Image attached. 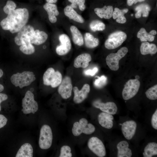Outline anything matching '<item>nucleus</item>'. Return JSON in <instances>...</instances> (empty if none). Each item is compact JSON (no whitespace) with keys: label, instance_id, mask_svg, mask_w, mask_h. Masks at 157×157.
Listing matches in <instances>:
<instances>
[{"label":"nucleus","instance_id":"43","mask_svg":"<svg viewBox=\"0 0 157 157\" xmlns=\"http://www.w3.org/2000/svg\"><path fill=\"white\" fill-rule=\"evenodd\" d=\"M47 3H55L57 2V0H46Z\"/></svg>","mask_w":157,"mask_h":157},{"label":"nucleus","instance_id":"34","mask_svg":"<svg viewBox=\"0 0 157 157\" xmlns=\"http://www.w3.org/2000/svg\"><path fill=\"white\" fill-rule=\"evenodd\" d=\"M107 80V77L104 75L98 76L94 82V85L98 88H101L106 84Z\"/></svg>","mask_w":157,"mask_h":157},{"label":"nucleus","instance_id":"35","mask_svg":"<svg viewBox=\"0 0 157 157\" xmlns=\"http://www.w3.org/2000/svg\"><path fill=\"white\" fill-rule=\"evenodd\" d=\"M72 3L70 6L72 8H76L78 6L79 9L81 11H83L85 8L84 4L85 0H68Z\"/></svg>","mask_w":157,"mask_h":157},{"label":"nucleus","instance_id":"20","mask_svg":"<svg viewBox=\"0 0 157 157\" xmlns=\"http://www.w3.org/2000/svg\"><path fill=\"white\" fill-rule=\"evenodd\" d=\"M128 142L123 140L120 142L117 145L118 157H131L132 156V152L129 148Z\"/></svg>","mask_w":157,"mask_h":157},{"label":"nucleus","instance_id":"1","mask_svg":"<svg viewBox=\"0 0 157 157\" xmlns=\"http://www.w3.org/2000/svg\"><path fill=\"white\" fill-rule=\"evenodd\" d=\"M29 18L28 10L19 8L9 11L7 17L0 22L3 29L9 30L12 33L18 32L28 22Z\"/></svg>","mask_w":157,"mask_h":157},{"label":"nucleus","instance_id":"48","mask_svg":"<svg viewBox=\"0 0 157 157\" xmlns=\"http://www.w3.org/2000/svg\"><path fill=\"white\" fill-rule=\"evenodd\" d=\"M133 14H131V16H133Z\"/></svg>","mask_w":157,"mask_h":157},{"label":"nucleus","instance_id":"26","mask_svg":"<svg viewBox=\"0 0 157 157\" xmlns=\"http://www.w3.org/2000/svg\"><path fill=\"white\" fill-rule=\"evenodd\" d=\"M128 11V9L127 8L120 10L117 8H115L114 9V10L113 11L112 17L114 19H116V21L117 22L124 24L126 21L124 15Z\"/></svg>","mask_w":157,"mask_h":157},{"label":"nucleus","instance_id":"28","mask_svg":"<svg viewBox=\"0 0 157 157\" xmlns=\"http://www.w3.org/2000/svg\"><path fill=\"white\" fill-rule=\"evenodd\" d=\"M84 41L86 47L93 48L97 47L99 43V40L97 38L89 33H86L84 35Z\"/></svg>","mask_w":157,"mask_h":157},{"label":"nucleus","instance_id":"24","mask_svg":"<svg viewBox=\"0 0 157 157\" xmlns=\"http://www.w3.org/2000/svg\"><path fill=\"white\" fill-rule=\"evenodd\" d=\"M73 41L74 43L79 46H81L84 44L83 36L78 28L74 26H72L70 28Z\"/></svg>","mask_w":157,"mask_h":157},{"label":"nucleus","instance_id":"16","mask_svg":"<svg viewBox=\"0 0 157 157\" xmlns=\"http://www.w3.org/2000/svg\"><path fill=\"white\" fill-rule=\"evenodd\" d=\"M121 130L123 134L127 140L132 139L135 135L137 128V124L134 121H127L121 124Z\"/></svg>","mask_w":157,"mask_h":157},{"label":"nucleus","instance_id":"36","mask_svg":"<svg viewBox=\"0 0 157 157\" xmlns=\"http://www.w3.org/2000/svg\"><path fill=\"white\" fill-rule=\"evenodd\" d=\"M70 147L67 145L62 146L60 150V157H71L72 156Z\"/></svg>","mask_w":157,"mask_h":157},{"label":"nucleus","instance_id":"30","mask_svg":"<svg viewBox=\"0 0 157 157\" xmlns=\"http://www.w3.org/2000/svg\"><path fill=\"white\" fill-rule=\"evenodd\" d=\"M90 27L93 31H102L105 28V24L99 20H94L90 24Z\"/></svg>","mask_w":157,"mask_h":157},{"label":"nucleus","instance_id":"45","mask_svg":"<svg viewBox=\"0 0 157 157\" xmlns=\"http://www.w3.org/2000/svg\"><path fill=\"white\" fill-rule=\"evenodd\" d=\"M4 89L3 86L1 84H0V92L3 91Z\"/></svg>","mask_w":157,"mask_h":157},{"label":"nucleus","instance_id":"22","mask_svg":"<svg viewBox=\"0 0 157 157\" xmlns=\"http://www.w3.org/2000/svg\"><path fill=\"white\" fill-rule=\"evenodd\" d=\"M64 13L65 15L70 19L81 23H83L84 22L82 17L70 6H67L65 7L64 9Z\"/></svg>","mask_w":157,"mask_h":157},{"label":"nucleus","instance_id":"13","mask_svg":"<svg viewBox=\"0 0 157 157\" xmlns=\"http://www.w3.org/2000/svg\"><path fill=\"white\" fill-rule=\"evenodd\" d=\"M60 45L56 48V52L59 56H63L67 53L71 48L72 44L69 38L67 35L63 34L59 37Z\"/></svg>","mask_w":157,"mask_h":157},{"label":"nucleus","instance_id":"44","mask_svg":"<svg viewBox=\"0 0 157 157\" xmlns=\"http://www.w3.org/2000/svg\"><path fill=\"white\" fill-rule=\"evenodd\" d=\"M149 33L153 35H155L156 34L157 32L155 30H152L149 32Z\"/></svg>","mask_w":157,"mask_h":157},{"label":"nucleus","instance_id":"37","mask_svg":"<svg viewBox=\"0 0 157 157\" xmlns=\"http://www.w3.org/2000/svg\"><path fill=\"white\" fill-rule=\"evenodd\" d=\"M151 125L154 129L157 130V109L153 114L151 120Z\"/></svg>","mask_w":157,"mask_h":157},{"label":"nucleus","instance_id":"42","mask_svg":"<svg viewBox=\"0 0 157 157\" xmlns=\"http://www.w3.org/2000/svg\"><path fill=\"white\" fill-rule=\"evenodd\" d=\"M8 98V97L6 94L0 93V102H1L6 100Z\"/></svg>","mask_w":157,"mask_h":157},{"label":"nucleus","instance_id":"6","mask_svg":"<svg viewBox=\"0 0 157 157\" xmlns=\"http://www.w3.org/2000/svg\"><path fill=\"white\" fill-rule=\"evenodd\" d=\"M53 134L51 129L48 125L44 124L41 127L40 131L39 145L43 149L50 148L52 144Z\"/></svg>","mask_w":157,"mask_h":157},{"label":"nucleus","instance_id":"11","mask_svg":"<svg viewBox=\"0 0 157 157\" xmlns=\"http://www.w3.org/2000/svg\"><path fill=\"white\" fill-rule=\"evenodd\" d=\"M88 146L89 149L98 156L103 157L106 156L105 146L102 142L97 137L91 138L88 141Z\"/></svg>","mask_w":157,"mask_h":157},{"label":"nucleus","instance_id":"18","mask_svg":"<svg viewBox=\"0 0 157 157\" xmlns=\"http://www.w3.org/2000/svg\"><path fill=\"white\" fill-rule=\"evenodd\" d=\"M92 60L91 56L88 53H83L77 56L74 59V66L76 68H85Z\"/></svg>","mask_w":157,"mask_h":157},{"label":"nucleus","instance_id":"2","mask_svg":"<svg viewBox=\"0 0 157 157\" xmlns=\"http://www.w3.org/2000/svg\"><path fill=\"white\" fill-rule=\"evenodd\" d=\"M35 79L34 73L28 71L14 74L11 76L10 79L13 85L16 87H19L20 88L29 85Z\"/></svg>","mask_w":157,"mask_h":157},{"label":"nucleus","instance_id":"9","mask_svg":"<svg viewBox=\"0 0 157 157\" xmlns=\"http://www.w3.org/2000/svg\"><path fill=\"white\" fill-rule=\"evenodd\" d=\"M128 50L126 47L119 49L116 53H111L106 58V63L110 69L116 71L119 68V61L127 54Z\"/></svg>","mask_w":157,"mask_h":157},{"label":"nucleus","instance_id":"4","mask_svg":"<svg viewBox=\"0 0 157 157\" xmlns=\"http://www.w3.org/2000/svg\"><path fill=\"white\" fill-rule=\"evenodd\" d=\"M94 126L91 123H88L87 119L85 118L81 119L79 122H74L73 125L72 132L75 136L80 135L82 133L90 135L95 131Z\"/></svg>","mask_w":157,"mask_h":157},{"label":"nucleus","instance_id":"27","mask_svg":"<svg viewBox=\"0 0 157 157\" xmlns=\"http://www.w3.org/2000/svg\"><path fill=\"white\" fill-rule=\"evenodd\" d=\"M157 155V143L155 142L149 143L144 148L143 153V157H152Z\"/></svg>","mask_w":157,"mask_h":157},{"label":"nucleus","instance_id":"7","mask_svg":"<svg viewBox=\"0 0 157 157\" xmlns=\"http://www.w3.org/2000/svg\"><path fill=\"white\" fill-rule=\"evenodd\" d=\"M127 35L122 31H117L110 34L104 43L105 47L108 49H112L120 46L126 40Z\"/></svg>","mask_w":157,"mask_h":157},{"label":"nucleus","instance_id":"41","mask_svg":"<svg viewBox=\"0 0 157 157\" xmlns=\"http://www.w3.org/2000/svg\"><path fill=\"white\" fill-rule=\"evenodd\" d=\"M145 0H127V3L129 6H131L133 3L135 4L138 2H141Z\"/></svg>","mask_w":157,"mask_h":157},{"label":"nucleus","instance_id":"21","mask_svg":"<svg viewBox=\"0 0 157 157\" xmlns=\"http://www.w3.org/2000/svg\"><path fill=\"white\" fill-rule=\"evenodd\" d=\"M95 13L101 18H104L108 19L112 16L113 12V7L111 6H104L101 8H96L94 9Z\"/></svg>","mask_w":157,"mask_h":157},{"label":"nucleus","instance_id":"14","mask_svg":"<svg viewBox=\"0 0 157 157\" xmlns=\"http://www.w3.org/2000/svg\"><path fill=\"white\" fill-rule=\"evenodd\" d=\"M74 93L73 101L76 104H80L83 102L87 97L90 91L89 85L84 84L82 88L79 90L76 86L73 88Z\"/></svg>","mask_w":157,"mask_h":157},{"label":"nucleus","instance_id":"17","mask_svg":"<svg viewBox=\"0 0 157 157\" xmlns=\"http://www.w3.org/2000/svg\"><path fill=\"white\" fill-rule=\"evenodd\" d=\"M113 119L112 115L103 112L100 113L98 116L99 124L103 127L108 129L113 127Z\"/></svg>","mask_w":157,"mask_h":157},{"label":"nucleus","instance_id":"38","mask_svg":"<svg viewBox=\"0 0 157 157\" xmlns=\"http://www.w3.org/2000/svg\"><path fill=\"white\" fill-rule=\"evenodd\" d=\"M98 70L97 67H95L92 69H88L85 71L84 73L86 75L93 76L97 72Z\"/></svg>","mask_w":157,"mask_h":157},{"label":"nucleus","instance_id":"5","mask_svg":"<svg viewBox=\"0 0 157 157\" xmlns=\"http://www.w3.org/2000/svg\"><path fill=\"white\" fill-rule=\"evenodd\" d=\"M22 111L25 114H34L38 109V104L34 100V95L30 91L26 92L24 97L22 99Z\"/></svg>","mask_w":157,"mask_h":157},{"label":"nucleus","instance_id":"39","mask_svg":"<svg viewBox=\"0 0 157 157\" xmlns=\"http://www.w3.org/2000/svg\"><path fill=\"white\" fill-rule=\"evenodd\" d=\"M7 121V118L4 116L0 114V129L6 125Z\"/></svg>","mask_w":157,"mask_h":157},{"label":"nucleus","instance_id":"46","mask_svg":"<svg viewBox=\"0 0 157 157\" xmlns=\"http://www.w3.org/2000/svg\"><path fill=\"white\" fill-rule=\"evenodd\" d=\"M3 75V72L1 69H0V78L2 77Z\"/></svg>","mask_w":157,"mask_h":157},{"label":"nucleus","instance_id":"32","mask_svg":"<svg viewBox=\"0 0 157 157\" xmlns=\"http://www.w3.org/2000/svg\"><path fill=\"white\" fill-rule=\"evenodd\" d=\"M147 97L151 100L157 99V85L153 86L148 89L145 92Z\"/></svg>","mask_w":157,"mask_h":157},{"label":"nucleus","instance_id":"31","mask_svg":"<svg viewBox=\"0 0 157 157\" xmlns=\"http://www.w3.org/2000/svg\"><path fill=\"white\" fill-rule=\"evenodd\" d=\"M135 10L137 12L142 14L143 17H147L149 14V12L150 10V8L149 5L147 4H141L137 6L135 8Z\"/></svg>","mask_w":157,"mask_h":157},{"label":"nucleus","instance_id":"25","mask_svg":"<svg viewBox=\"0 0 157 157\" xmlns=\"http://www.w3.org/2000/svg\"><path fill=\"white\" fill-rule=\"evenodd\" d=\"M140 52L143 55L150 54H154L157 52V48L154 44L145 42L142 43L140 47Z\"/></svg>","mask_w":157,"mask_h":157},{"label":"nucleus","instance_id":"3","mask_svg":"<svg viewBox=\"0 0 157 157\" xmlns=\"http://www.w3.org/2000/svg\"><path fill=\"white\" fill-rule=\"evenodd\" d=\"M61 74L58 71H55L52 67L48 68L44 73L43 76L44 85L51 86L53 88L58 86L62 80Z\"/></svg>","mask_w":157,"mask_h":157},{"label":"nucleus","instance_id":"29","mask_svg":"<svg viewBox=\"0 0 157 157\" xmlns=\"http://www.w3.org/2000/svg\"><path fill=\"white\" fill-rule=\"evenodd\" d=\"M137 37L140 38L142 42H146L147 40L152 42L154 40L155 37L149 33H148L145 28H141L138 32Z\"/></svg>","mask_w":157,"mask_h":157},{"label":"nucleus","instance_id":"15","mask_svg":"<svg viewBox=\"0 0 157 157\" xmlns=\"http://www.w3.org/2000/svg\"><path fill=\"white\" fill-rule=\"evenodd\" d=\"M92 105L94 107L100 109L102 111L112 115L115 114L117 110L116 105L113 102L104 103L100 100H97L93 101Z\"/></svg>","mask_w":157,"mask_h":157},{"label":"nucleus","instance_id":"10","mask_svg":"<svg viewBox=\"0 0 157 157\" xmlns=\"http://www.w3.org/2000/svg\"><path fill=\"white\" fill-rule=\"evenodd\" d=\"M140 83L138 79H130L124 85L122 91V96L124 99L129 100L133 97L138 92Z\"/></svg>","mask_w":157,"mask_h":157},{"label":"nucleus","instance_id":"40","mask_svg":"<svg viewBox=\"0 0 157 157\" xmlns=\"http://www.w3.org/2000/svg\"><path fill=\"white\" fill-rule=\"evenodd\" d=\"M6 6L10 10H14L16 7V5L15 3L11 0H8L7 1Z\"/></svg>","mask_w":157,"mask_h":157},{"label":"nucleus","instance_id":"23","mask_svg":"<svg viewBox=\"0 0 157 157\" xmlns=\"http://www.w3.org/2000/svg\"><path fill=\"white\" fill-rule=\"evenodd\" d=\"M33 149L31 145L29 143L23 144L19 149L16 157H32Z\"/></svg>","mask_w":157,"mask_h":157},{"label":"nucleus","instance_id":"19","mask_svg":"<svg viewBox=\"0 0 157 157\" xmlns=\"http://www.w3.org/2000/svg\"><path fill=\"white\" fill-rule=\"evenodd\" d=\"M43 8L47 11L50 22L53 23L57 20L56 16L59 14L56 5L53 3H46L43 6Z\"/></svg>","mask_w":157,"mask_h":157},{"label":"nucleus","instance_id":"47","mask_svg":"<svg viewBox=\"0 0 157 157\" xmlns=\"http://www.w3.org/2000/svg\"><path fill=\"white\" fill-rule=\"evenodd\" d=\"M1 102H0V111H1V105H0V104H1Z\"/></svg>","mask_w":157,"mask_h":157},{"label":"nucleus","instance_id":"12","mask_svg":"<svg viewBox=\"0 0 157 157\" xmlns=\"http://www.w3.org/2000/svg\"><path fill=\"white\" fill-rule=\"evenodd\" d=\"M73 86L71 78L68 76H65L62 79L58 88V92L64 99L69 98L72 94Z\"/></svg>","mask_w":157,"mask_h":157},{"label":"nucleus","instance_id":"33","mask_svg":"<svg viewBox=\"0 0 157 157\" xmlns=\"http://www.w3.org/2000/svg\"><path fill=\"white\" fill-rule=\"evenodd\" d=\"M19 49L24 53L27 55L31 54L35 51V48L31 43L20 46Z\"/></svg>","mask_w":157,"mask_h":157},{"label":"nucleus","instance_id":"8","mask_svg":"<svg viewBox=\"0 0 157 157\" xmlns=\"http://www.w3.org/2000/svg\"><path fill=\"white\" fill-rule=\"evenodd\" d=\"M26 34L28 37L31 43L36 45L44 43L47 39L48 35L45 32L36 29L30 25L26 26Z\"/></svg>","mask_w":157,"mask_h":157}]
</instances>
